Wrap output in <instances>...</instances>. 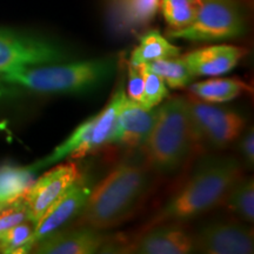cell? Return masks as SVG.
I'll use <instances>...</instances> for the list:
<instances>
[{
  "label": "cell",
  "mask_w": 254,
  "mask_h": 254,
  "mask_svg": "<svg viewBox=\"0 0 254 254\" xmlns=\"http://www.w3.org/2000/svg\"><path fill=\"white\" fill-rule=\"evenodd\" d=\"M151 168L147 165L124 163L91 189L77 215L75 226L98 231L123 224L140 207L151 187Z\"/></svg>",
  "instance_id": "obj_1"
},
{
  "label": "cell",
  "mask_w": 254,
  "mask_h": 254,
  "mask_svg": "<svg viewBox=\"0 0 254 254\" xmlns=\"http://www.w3.org/2000/svg\"><path fill=\"white\" fill-rule=\"evenodd\" d=\"M240 178H243V167L234 158H215L202 164L168 200L151 226L189 220L218 207Z\"/></svg>",
  "instance_id": "obj_2"
},
{
  "label": "cell",
  "mask_w": 254,
  "mask_h": 254,
  "mask_svg": "<svg viewBox=\"0 0 254 254\" xmlns=\"http://www.w3.org/2000/svg\"><path fill=\"white\" fill-rule=\"evenodd\" d=\"M114 63L109 58L62 62L0 73V81L39 93H84L112 77Z\"/></svg>",
  "instance_id": "obj_3"
},
{
  "label": "cell",
  "mask_w": 254,
  "mask_h": 254,
  "mask_svg": "<svg viewBox=\"0 0 254 254\" xmlns=\"http://www.w3.org/2000/svg\"><path fill=\"white\" fill-rule=\"evenodd\" d=\"M141 147L151 170L168 173L183 166L195 150L186 97L177 95L158 106L157 119Z\"/></svg>",
  "instance_id": "obj_4"
},
{
  "label": "cell",
  "mask_w": 254,
  "mask_h": 254,
  "mask_svg": "<svg viewBox=\"0 0 254 254\" xmlns=\"http://www.w3.org/2000/svg\"><path fill=\"white\" fill-rule=\"evenodd\" d=\"M245 18L236 0H202L198 14L189 26L170 30L171 39L189 41H222L244 34Z\"/></svg>",
  "instance_id": "obj_5"
},
{
  "label": "cell",
  "mask_w": 254,
  "mask_h": 254,
  "mask_svg": "<svg viewBox=\"0 0 254 254\" xmlns=\"http://www.w3.org/2000/svg\"><path fill=\"white\" fill-rule=\"evenodd\" d=\"M186 99L195 150L204 145L214 150L226 147L246 127V119L238 112L206 103L192 94Z\"/></svg>",
  "instance_id": "obj_6"
},
{
  "label": "cell",
  "mask_w": 254,
  "mask_h": 254,
  "mask_svg": "<svg viewBox=\"0 0 254 254\" xmlns=\"http://www.w3.org/2000/svg\"><path fill=\"white\" fill-rule=\"evenodd\" d=\"M68 58L66 51L55 43L0 28V73L62 63Z\"/></svg>",
  "instance_id": "obj_7"
},
{
  "label": "cell",
  "mask_w": 254,
  "mask_h": 254,
  "mask_svg": "<svg viewBox=\"0 0 254 254\" xmlns=\"http://www.w3.org/2000/svg\"><path fill=\"white\" fill-rule=\"evenodd\" d=\"M81 178L75 164H62L34 180L24 195L28 220L36 225L47 209Z\"/></svg>",
  "instance_id": "obj_8"
},
{
  "label": "cell",
  "mask_w": 254,
  "mask_h": 254,
  "mask_svg": "<svg viewBox=\"0 0 254 254\" xmlns=\"http://www.w3.org/2000/svg\"><path fill=\"white\" fill-rule=\"evenodd\" d=\"M194 251L206 254H250L254 250L253 230L236 221H217L193 237Z\"/></svg>",
  "instance_id": "obj_9"
},
{
  "label": "cell",
  "mask_w": 254,
  "mask_h": 254,
  "mask_svg": "<svg viewBox=\"0 0 254 254\" xmlns=\"http://www.w3.org/2000/svg\"><path fill=\"white\" fill-rule=\"evenodd\" d=\"M125 252L138 254H187L194 252L193 236L174 221L152 225Z\"/></svg>",
  "instance_id": "obj_10"
},
{
  "label": "cell",
  "mask_w": 254,
  "mask_h": 254,
  "mask_svg": "<svg viewBox=\"0 0 254 254\" xmlns=\"http://www.w3.org/2000/svg\"><path fill=\"white\" fill-rule=\"evenodd\" d=\"M107 244L101 231L88 226H75L71 230L57 231L38 241L32 252L38 254H93L100 252Z\"/></svg>",
  "instance_id": "obj_11"
},
{
  "label": "cell",
  "mask_w": 254,
  "mask_h": 254,
  "mask_svg": "<svg viewBox=\"0 0 254 254\" xmlns=\"http://www.w3.org/2000/svg\"><path fill=\"white\" fill-rule=\"evenodd\" d=\"M157 114L158 107L145 109L139 103L129 100L126 97L120 107L110 145L118 144L132 148L141 147L154 125Z\"/></svg>",
  "instance_id": "obj_12"
},
{
  "label": "cell",
  "mask_w": 254,
  "mask_h": 254,
  "mask_svg": "<svg viewBox=\"0 0 254 254\" xmlns=\"http://www.w3.org/2000/svg\"><path fill=\"white\" fill-rule=\"evenodd\" d=\"M246 55L247 50L244 47L220 44L200 47L182 57L190 73L198 78L217 77L228 73Z\"/></svg>",
  "instance_id": "obj_13"
},
{
  "label": "cell",
  "mask_w": 254,
  "mask_h": 254,
  "mask_svg": "<svg viewBox=\"0 0 254 254\" xmlns=\"http://www.w3.org/2000/svg\"><path fill=\"white\" fill-rule=\"evenodd\" d=\"M90 190L91 189L86 183L82 182L81 178L73 184L34 225V245L77 217L90 194Z\"/></svg>",
  "instance_id": "obj_14"
},
{
  "label": "cell",
  "mask_w": 254,
  "mask_h": 254,
  "mask_svg": "<svg viewBox=\"0 0 254 254\" xmlns=\"http://www.w3.org/2000/svg\"><path fill=\"white\" fill-rule=\"evenodd\" d=\"M190 94L209 104L227 103L244 93H250L251 87L239 79L212 78L193 81L189 85Z\"/></svg>",
  "instance_id": "obj_15"
},
{
  "label": "cell",
  "mask_w": 254,
  "mask_h": 254,
  "mask_svg": "<svg viewBox=\"0 0 254 254\" xmlns=\"http://www.w3.org/2000/svg\"><path fill=\"white\" fill-rule=\"evenodd\" d=\"M38 170L34 165L31 166H14L1 165L0 166V207L23 199L36 180Z\"/></svg>",
  "instance_id": "obj_16"
},
{
  "label": "cell",
  "mask_w": 254,
  "mask_h": 254,
  "mask_svg": "<svg viewBox=\"0 0 254 254\" xmlns=\"http://www.w3.org/2000/svg\"><path fill=\"white\" fill-rule=\"evenodd\" d=\"M182 49L174 45L158 30L147 31L140 38L139 45L132 51L129 64L144 65L157 60L180 56Z\"/></svg>",
  "instance_id": "obj_17"
},
{
  "label": "cell",
  "mask_w": 254,
  "mask_h": 254,
  "mask_svg": "<svg viewBox=\"0 0 254 254\" xmlns=\"http://www.w3.org/2000/svg\"><path fill=\"white\" fill-rule=\"evenodd\" d=\"M144 66L158 74L165 81V84L173 90L187 87L195 79L182 56L144 64Z\"/></svg>",
  "instance_id": "obj_18"
},
{
  "label": "cell",
  "mask_w": 254,
  "mask_h": 254,
  "mask_svg": "<svg viewBox=\"0 0 254 254\" xmlns=\"http://www.w3.org/2000/svg\"><path fill=\"white\" fill-rule=\"evenodd\" d=\"M222 205L227 206L243 220L252 224L254 220V183L252 178H240L228 190Z\"/></svg>",
  "instance_id": "obj_19"
},
{
  "label": "cell",
  "mask_w": 254,
  "mask_h": 254,
  "mask_svg": "<svg viewBox=\"0 0 254 254\" xmlns=\"http://www.w3.org/2000/svg\"><path fill=\"white\" fill-rule=\"evenodd\" d=\"M202 0H160L161 13L171 30H180L192 23Z\"/></svg>",
  "instance_id": "obj_20"
},
{
  "label": "cell",
  "mask_w": 254,
  "mask_h": 254,
  "mask_svg": "<svg viewBox=\"0 0 254 254\" xmlns=\"http://www.w3.org/2000/svg\"><path fill=\"white\" fill-rule=\"evenodd\" d=\"M34 225L31 221H25L11 230L5 232L0 237V253L4 254H24L32 252Z\"/></svg>",
  "instance_id": "obj_21"
},
{
  "label": "cell",
  "mask_w": 254,
  "mask_h": 254,
  "mask_svg": "<svg viewBox=\"0 0 254 254\" xmlns=\"http://www.w3.org/2000/svg\"><path fill=\"white\" fill-rule=\"evenodd\" d=\"M141 67L144 74V91L139 104L145 109H154L168 97L167 85L158 74L146 68L144 65H141Z\"/></svg>",
  "instance_id": "obj_22"
},
{
  "label": "cell",
  "mask_w": 254,
  "mask_h": 254,
  "mask_svg": "<svg viewBox=\"0 0 254 254\" xmlns=\"http://www.w3.org/2000/svg\"><path fill=\"white\" fill-rule=\"evenodd\" d=\"M124 14L129 24L145 25L157 14L160 0H123Z\"/></svg>",
  "instance_id": "obj_23"
},
{
  "label": "cell",
  "mask_w": 254,
  "mask_h": 254,
  "mask_svg": "<svg viewBox=\"0 0 254 254\" xmlns=\"http://www.w3.org/2000/svg\"><path fill=\"white\" fill-rule=\"evenodd\" d=\"M25 221L30 220H28V212L24 199L0 207V237L12 227Z\"/></svg>",
  "instance_id": "obj_24"
},
{
  "label": "cell",
  "mask_w": 254,
  "mask_h": 254,
  "mask_svg": "<svg viewBox=\"0 0 254 254\" xmlns=\"http://www.w3.org/2000/svg\"><path fill=\"white\" fill-rule=\"evenodd\" d=\"M126 95L129 100L140 103L144 91V74L141 65L128 64V81H127Z\"/></svg>",
  "instance_id": "obj_25"
},
{
  "label": "cell",
  "mask_w": 254,
  "mask_h": 254,
  "mask_svg": "<svg viewBox=\"0 0 254 254\" xmlns=\"http://www.w3.org/2000/svg\"><path fill=\"white\" fill-rule=\"evenodd\" d=\"M240 151L243 155L244 161L251 168H253L254 165V129L251 127L244 134L243 139L240 141Z\"/></svg>",
  "instance_id": "obj_26"
}]
</instances>
